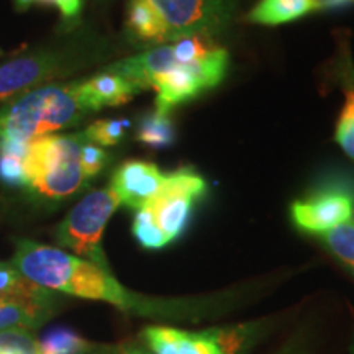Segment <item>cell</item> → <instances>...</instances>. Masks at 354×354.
Returning <instances> with one entry per match:
<instances>
[{
	"label": "cell",
	"instance_id": "23",
	"mask_svg": "<svg viewBox=\"0 0 354 354\" xmlns=\"http://www.w3.org/2000/svg\"><path fill=\"white\" fill-rule=\"evenodd\" d=\"M105 162H107V153L91 141H84L82 149H81V166L84 174L88 180L92 177H95L99 172L104 169Z\"/></svg>",
	"mask_w": 354,
	"mask_h": 354
},
{
	"label": "cell",
	"instance_id": "16",
	"mask_svg": "<svg viewBox=\"0 0 354 354\" xmlns=\"http://www.w3.org/2000/svg\"><path fill=\"white\" fill-rule=\"evenodd\" d=\"M127 25L138 39L149 43H165L166 30L161 19L148 0H130Z\"/></svg>",
	"mask_w": 354,
	"mask_h": 354
},
{
	"label": "cell",
	"instance_id": "6",
	"mask_svg": "<svg viewBox=\"0 0 354 354\" xmlns=\"http://www.w3.org/2000/svg\"><path fill=\"white\" fill-rule=\"evenodd\" d=\"M228 68V53L214 48L192 63L174 61L169 68L149 81L156 91V110L169 113L176 105L196 99L203 91L218 86Z\"/></svg>",
	"mask_w": 354,
	"mask_h": 354
},
{
	"label": "cell",
	"instance_id": "13",
	"mask_svg": "<svg viewBox=\"0 0 354 354\" xmlns=\"http://www.w3.org/2000/svg\"><path fill=\"white\" fill-rule=\"evenodd\" d=\"M136 94H140V91L131 82L109 71L81 82V95L88 112L127 104Z\"/></svg>",
	"mask_w": 354,
	"mask_h": 354
},
{
	"label": "cell",
	"instance_id": "17",
	"mask_svg": "<svg viewBox=\"0 0 354 354\" xmlns=\"http://www.w3.org/2000/svg\"><path fill=\"white\" fill-rule=\"evenodd\" d=\"M138 140L153 149L167 148L174 143V127L169 113L159 110L146 113L138 125Z\"/></svg>",
	"mask_w": 354,
	"mask_h": 354
},
{
	"label": "cell",
	"instance_id": "1",
	"mask_svg": "<svg viewBox=\"0 0 354 354\" xmlns=\"http://www.w3.org/2000/svg\"><path fill=\"white\" fill-rule=\"evenodd\" d=\"M12 264L33 284L48 290L88 300H102L136 315L159 318L190 315L183 304L135 294L123 287L110 271H104L99 266L59 248L21 240L17 245Z\"/></svg>",
	"mask_w": 354,
	"mask_h": 354
},
{
	"label": "cell",
	"instance_id": "29",
	"mask_svg": "<svg viewBox=\"0 0 354 354\" xmlns=\"http://www.w3.org/2000/svg\"><path fill=\"white\" fill-rule=\"evenodd\" d=\"M351 354H354V344L351 346Z\"/></svg>",
	"mask_w": 354,
	"mask_h": 354
},
{
	"label": "cell",
	"instance_id": "14",
	"mask_svg": "<svg viewBox=\"0 0 354 354\" xmlns=\"http://www.w3.org/2000/svg\"><path fill=\"white\" fill-rule=\"evenodd\" d=\"M320 8V0H261L248 13V20L253 24L274 26L299 20Z\"/></svg>",
	"mask_w": 354,
	"mask_h": 354
},
{
	"label": "cell",
	"instance_id": "7",
	"mask_svg": "<svg viewBox=\"0 0 354 354\" xmlns=\"http://www.w3.org/2000/svg\"><path fill=\"white\" fill-rule=\"evenodd\" d=\"M56 292L33 284L12 263L0 261V331L38 328L55 317Z\"/></svg>",
	"mask_w": 354,
	"mask_h": 354
},
{
	"label": "cell",
	"instance_id": "24",
	"mask_svg": "<svg viewBox=\"0 0 354 354\" xmlns=\"http://www.w3.org/2000/svg\"><path fill=\"white\" fill-rule=\"evenodd\" d=\"M38 3L57 7L64 19H76L82 8V0H38Z\"/></svg>",
	"mask_w": 354,
	"mask_h": 354
},
{
	"label": "cell",
	"instance_id": "26",
	"mask_svg": "<svg viewBox=\"0 0 354 354\" xmlns=\"http://www.w3.org/2000/svg\"><path fill=\"white\" fill-rule=\"evenodd\" d=\"M122 354H153L146 349L136 346V344H123V351Z\"/></svg>",
	"mask_w": 354,
	"mask_h": 354
},
{
	"label": "cell",
	"instance_id": "8",
	"mask_svg": "<svg viewBox=\"0 0 354 354\" xmlns=\"http://www.w3.org/2000/svg\"><path fill=\"white\" fill-rule=\"evenodd\" d=\"M205 190L207 184L203 177L194 169L183 167L166 174V183L158 196L146 203L140 212L151 221L166 245H169L183 234L194 203L205 194Z\"/></svg>",
	"mask_w": 354,
	"mask_h": 354
},
{
	"label": "cell",
	"instance_id": "4",
	"mask_svg": "<svg viewBox=\"0 0 354 354\" xmlns=\"http://www.w3.org/2000/svg\"><path fill=\"white\" fill-rule=\"evenodd\" d=\"M118 207L120 202L110 187L87 194L57 225L55 234L57 245L104 271H110L102 248V234Z\"/></svg>",
	"mask_w": 354,
	"mask_h": 354
},
{
	"label": "cell",
	"instance_id": "15",
	"mask_svg": "<svg viewBox=\"0 0 354 354\" xmlns=\"http://www.w3.org/2000/svg\"><path fill=\"white\" fill-rule=\"evenodd\" d=\"M39 354H122L120 346L95 344L68 328H55L38 339Z\"/></svg>",
	"mask_w": 354,
	"mask_h": 354
},
{
	"label": "cell",
	"instance_id": "25",
	"mask_svg": "<svg viewBox=\"0 0 354 354\" xmlns=\"http://www.w3.org/2000/svg\"><path fill=\"white\" fill-rule=\"evenodd\" d=\"M276 354H305V349L302 346V343L299 342H289L286 344L284 348L281 349V351H277Z\"/></svg>",
	"mask_w": 354,
	"mask_h": 354
},
{
	"label": "cell",
	"instance_id": "3",
	"mask_svg": "<svg viewBox=\"0 0 354 354\" xmlns=\"http://www.w3.org/2000/svg\"><path fill=\"white\" fill-rule=\"evenodd\" d=\"M84 141V133L46 135L30 141L24 158L26 187L50 201L79 192L88 183L81 166Z\"/></svg>",
	"mask_w": 354,
	"mask_h": 354
},
{
	"label": "cell",
	"instance_id": "10",
	"mask_svg": "<svg viewBox=\"0 0 354 354\" xmlns=\"http://www.w3.org/2000/svg\"><path fill=\"white\" fill-rule=\"evenodd\" d=\"M290 214L295 227L323 234L353 220L354 197L342 189L323 190L292 203Z\"/></svg>",
	"mask_w": 354,
	"mask_h": 354
},
{
	"label": "cell",
	"instance_id": "28",
	"mask_svg": "<svg viewBox=\"0 0 354 354\" xmlns=\"http://www.w3.org/2000/svg\"><path fill=\"white\" fill-rule=\"evenodd\" d=\"M35 2H38V0H15V7L20 8V10H25V8L33 6Z\"/></svg>",
	"mask_w": 354,
	"mask_h": 354
},
{
	"label": "cell",
	"instance_id": "21",
	"mask_svg": "<svg viewBox=\"0 0 354 354\" xmlns=\"http://www.w3.org/2000/svg\"><path fill=\"white\" fill-rule=\"evenodd\" d=\"M0 354H39L38 339L26 330H2Z\"/></svg>",
	"mask_w": 354,
	"mask_h": 354
},
{
	"label": "cell",
	"instance_id": "9",
	"mask_svg": "<svg viewBox=\"0 0 354 354\" xmlns=\"http://www.w3.org/2000/svg\"><path fill=\"white\" fill-rule=\"evenodd\" d=\"M166 30V41L210 37L232 17V0H148Z\"/></svg>",
	"mask_w": 354,
	"mask_h": 354
},
{
	"label": "cell",
	"instance_id": "19",
	"mask_svg": "<svg viewBox=\"0 0 354 354\" xmlns=\"http://www.w3.org/2000/svg\"><path fill=\"white\" fill-rule=\"evenodd\" d=\"M128 127L130 122L127 120H97L82 133L87 141L97 146H113L123 140Z\"/></svg>",
	"mask_w": 354,
	"mask_h": 354
},
{
	"label": "cell",
	"instance_id": "22",
	"mask_svg": "<svg viewBox=\"0 0 354 354\" xmlns=\"http://www.w3.org/2000/svg\"><path fill=\"white\" fill-rule=\"evenodd\" d=\"M0 180L10 187H26L24 158L10 153H0Z\"/></svg>",
	"mask_w": 354,
	"mask_h": 354
},
{
	"label": "cell",
	"instance_id": "18",
	"mask_svg": "<svg viewBox=\"0 0 354 354\" xmlns=\"http://www.w3.org/2000/svg\"><path fill=\"white\" fill-rule=\"evenodd\" d=\"M331 253L354 269V220L322 234Z\"/></svg>",
	"mask_w": 354,
	"mask_h": 354
},
{
	"label": "cell",
	"instance_id": "11",
	"mask_svg": "<svg viewBox=\"0 0 354 354\" xmlns=\"http://www.w3.org/2000/svg\"><path fill=\"white\" fill-rule=\"evenodd\" d=\"M165 183L166 174L153 162L127 161L115 171L110 189L113 190L120 205L140 210L158 196Z\"/></svg>",
	"mask_w": 354,
	"mask_h": 354
},
{
	"label": "cell",
	"instance_id": "2",
	"mask_svg": "<svg viewBox=\"0 0 354 354\" xmlns=\"http://www.w3.org/2000/svg\"><path fill=\"white\" fill-rule=\"evenodd\" d=\"M91 113L81 95V82L51 84L24 92L0 109V148L30 141L76 125Z\"/></svg>",
	"mask_w": 354,
	"mask_h": 354
},
{
	"label": "cell",
	"instance_id": "27",
	"mask_svg": "<svg viewBox=\"0 0 354 354\" xmlns=\"http://www.w3.org/2000/svg\"><path fill=\"white\" fill-rule=\"evenodd\" d=\"M348 2H354V0H320L322 8L323 7H339V6H344V3H348Z\"/></svg>",
	"mask_w": 354,
	"mask_h": 354
},
{
	"label": "cell",
	"instance_id": "20",
	"mask_svg": "<svg viewBox=\"0 0 354 354\" xmlns=\"http://www.w3.org/2000/svg\"><path fill=\"white\" fill-rule=\"evenodd\" d=\"M335 140L346 156L354 161V91L346 92V100L336 123Z\"/></svg>",
	"mask_w": 354,
	"mask_h": 354
},
{
	"label": "cell",
	"instance_id": "5",
	"mask_svg": "<svg viewBox=\"0 0 354 354\" xmlns=\"http://www.w3.org/2000/svg\"><path fill=\"white\" fill-rule=\"evenodd\" d=\"M143 338L153 354H248L258 338V326H216L205 331L148 326Z\"/></svg>",
	"mask_w": 354,
	"mask_h": 354
},
{
	"label": "cell",
	"instance_id": "12",
	"mask_svg": "<svg viewBox=\"0 0 354 354\" xmlns=\"http://www.w3.org/2000/svg\"><path fill=\"white\" fill-rule=\"evenodd\" d=\"M59 61L56 56L38 53L8 61L0 66V100L17 95L57 76Z\"/></svg>",
	"mask_w": 354,
	"mask_h": 354
}]
</instances>
